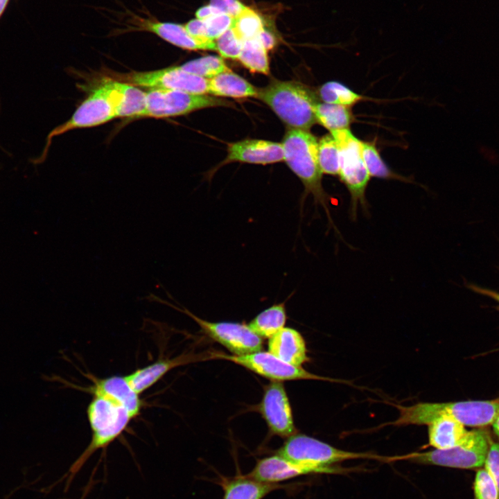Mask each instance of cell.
<instances>
[{"label": "cell", "instance_id": "obj_19", "mask_svg": "<svg viewBox=\"0 0 499 499\" xmlns=\"http://www.w3.org/2000/svg\"><path fill=\"white\" fill-rule=\"evenodd\" d=\"M198 357V355L188 354L171 359L157 360L125 376L133 389L140 394L155 384L170 369L200 360Z\"/></svg>", "mask_w": 499, "mask_h": 499}, {"label": "cell", "instance_id": "obj_16", "mask_svg": "<svg viewBox=\"0 0 499 499\" xmlns=\"http://www.w3.org/2000/svg\"><path fill=\"white\" fill-rule=\"evenodd\" d=\"M283 160L284 153L281 143L261 139H245L229 144L225 161L268 164Z\"/></svg>", "mask_w": 499, "mask_h": 499}, {"label": "cell", "instance_id": "obj_36", "mask_svg": "<svg viewBox=\"0 0 499 499\" xmlns=\"http://www.w3.org/2000/svg\"><path fill=\"white\" fill-rule=\"evenodd\" d=\"M210 4L233 18L238 17L246 8L238 0H210Z\"/></svg>", "mask_w": 499, "mask_h": 499}, {"label": "cell", "instance_id": "obj_43", "mask_svg": "<svg viewBox=\"0 0 499 499\" xmlns=\"http://www.w3.org/2000/svg\"><path fill=\"white\" fill-rule=\"evenodd\" d=\"M85 493H84L83 497H82L80 499H84V497H85Z\"/></svg>", "mask_w": 499, "mask_h": 499}, {"label": "cell", "instance_id": "obj_6", "mask_svg": "<svg viewBox=\"0 0 499 499\" xmlns=\"http://www.w3.org/2000/svg\"><path fill=\"white\" fill-rule=\"evenodd\" d=\"M115 118L114 92L110 79H106L79 105L69 119L49 133L41 156L33 163L40 164L45 160L54 137L75 129L97 126Z\"/></svg>", "mask_w": 499, "mask_h": 499}, {"label": "cell", "instance_id": "obj_20", "mask_svg": "<svg viewBox=\"0 0 499 499\" xmlns=\"http://www.w3.org/2000/svg\"><path fill=\"white\" fill-rule=\"evenodd\" d=\"M219 484L223 490L222 499H263L272 491L284 487L259 481L247 474L222 477Z\"/></svg>", "mask_w": 499, "mask_h": 499}, {"label": "cell", "instance_id": "obj_38", "mask_svg": "<svg viewBox=\"0 0 499 499\" xmlns=\"http://www.w3.org/2000/svg\"><path fill=\"white\" fill-rule=\"evenodd\" d=\"M256 38L266 51L272 49L276 44L275 37L270 31L265 29V28L259 33Z\"/></svg>", "mask_w": 499, "mask_h": 499}, {"label": "cell", "instance_id": "obj_1", "mask_svg": "<svg viewBox=\"0 0 499 499\" xmlns=\"http://www.w3.org/2000/svg\"><path fill=\"white\" fill-rule=\"evenodd\" d=\"M284 161L299 178L304 186V198H313L315 207L321 206L325 211L329 227L340 236L329 211L330 197L322 186V172L318 159V141L309 130L290 128L282 142Z\"/></svg>", "mask_w": 499, "mask_h": 499}, {"label": "cell", "instance_id": "obj_2", "mask_svg": "<svg viewBox=\"0 0 499 499\" xmlns=\"http://www.w3.org/2000/svg\"><path fill=\"white\" fill-rule=\"evenodd\" d=\"M394 405L399 415L395 421L387 423L394 426H428L436 419L446 417L465 426L481 428L492 425L499 414V397L492 400L421 402L410 406Z\"/></svg>", "mask_w": 499, "mask_h": 499}, {"label": "cell", "instance_id": "obj_32", "mask_svg": "<svg viewBox=\"0 0 499 499\" xmlns=\"http://www.w3.org/2000/svg\"><path fill=\"white\" fill-rule=\"evenodd\" d=\"M216 51L226 58L238 59L241 53L243 40L231 26L215 41Z\"/></svg>", "mask_w": 499, "mask_h": 499}, {"label": "cell", "instance_id": "obj_21", "mask_svg": "<svg viewBox=\"0 0 499 499\" xmlns=\"http://www.w3.org/2000/svg\"><path fill=\"white\" fill-rule=\"evenodd\" d=\"M428 426L429 444L434 449H447L461 444L469 430L460 422L446 417L436 419Z\"/></svg>", "mask_w": 499, "mask_h": 499}, {"label": "cell", "instance_id": "obj_11", "mask_svg": "<svg viewBox=\"0 0 499 499\" xmlns=\"http://www.w3.org/2000/svg\"><path fill=\"white\" fill-rule=\"evenodd\" d=\"M146 96L147 105L142 117H173L203 108L228 105L207 94L177 90L150 89L146 92Z\"/></svg>", "mask_w": 499, "mask_h": 499}, {"label": "cell", "instance_id": "obj_28", "mask_svg": "<svg viewBox=\"0 0 499 499\" xmlns=\"http://www.w3.org/2000/svg\"><path fill=\"white\" fill-rule=\"evenodd\" d=\"M318 159L322 173L338 175L340 167V152L338 145L331 134H326L318 141Z\"/></svg>", "mask_w": 499, "mask_h": 499}, {"label": "cell", "instance_id": "obj_40", "mask_svg": "<svg viewBox=\"0 0 499 499\" xmlns=\"http://www.w3.org/2000/svg\"><path fill=\"white\" fill-rule=\"evenodd\" d=\"M473 290L484 295H487L499 303V293L491 290L480 288L478 286H471Z\"/></svg>", "mask_w": 499, "mask_h": 499}, {"label": "cell", "instance_id": "obj_17", "mask_svg": "<svg viewBox=\"0 0 499 499\" xmlns=\"http://www.w3.org/2000/svg\"><path fill=\"white\" fill-rule=\"evenodd\" d=\"M89 391L100 395L121 405L132 418L137 417L143 403L139 394L133 389L126 376H113L94 380Z\"/></svg>", "mask_w": 499, "mask_h": 499}, {"label": "cell", "instance_id": "obj_35", "mask_svg": "<svg viewBox=\"0 0 499 499\" xmlns=\"http://www.w3.org/2000/svg\"><path fill=\"white\" fill-rule=\"evenodd\" d=\"M484 468L489 472L493 479L499 493V442L494 441L491 439L487 457L484 464Z\"/></svg>", "mask_w": 499, "mask_h": 499}, {"label": "cell", "instance_id": "obj_15", "mask_svg": "<svg viewBox=\"0 0 499 499\" xmlns=\"http://www.w3.org/2000/svg\"><path fill=\"white\" fill-rule=\"evenodd\" d=\"M133 30H144L155 34L173 45L187 50L216 51L214 40H202L191 36L184 25L173 22H164L155 19L137 17Z\"/></svg>", "mask_w": 499, "mask_h": 499}, {"label": "cell", "instance_id": "obj_31", "mask_svg": "<svg viewBox=\"0 0 499 499\" xmlns=\"http://www.w3.org/2000/svg\"><path fill=\"white\" fill-rule=\"evenodd\" d=\"M232 27L244 41L256 37L264 28V22L259 14L246 6L245 10L234 18Z\"/></svg>", "mask_w": 499, "mask_h": 499}, {"label": "cell", "instance_id": "obj_4", "mask_svg": "<svg viewBox=\"0 0 499 499\" xmlns=\"http://www.w3.org/2000/svg\"><path fill=\"white\" fill-rule=\"evenodd\" d=\"M87 412L91 430V439L89 444L70 468V479L78 472L93 453L106 448L114 441L133 419L123 407L100 395H94Z\"/></svg>", "mask_w": 499, "mask_h": 499}, {"label": "cell", "instance_id": "obj_8", "mask_svg": "<svg viewBox=\"0 0 499 499\" xmlns=\"http://www.w3.org/2000/svg\"><path fill=\"white\" fill-rule=\"evenodd\" d=\"M277 454L293 462L319 469H331L332 464L349 459L378 457L374 454L339 449L297 433L287 438Z\"/></svg>", "mask_w": 499, "mask_h": 499}, {"label": "cell", "instance_id": "obj_14", "mask_svg": "<svg viewBox=\"0 0 499 499\" xmlns=\"http://www.w3.org/2000/svg\"><path fill=\"white\" fill-rule=\"evenodd\" d=\"M336 467L319 469L293 462L276 454L259 459L247 475L269 484L281 482L309 474H334L342 472Z\"/></svg>", "mask_w": 499, "mask_h": 499}, {"label": "cell", "instance_id": "obj_37", "mask_svg": "<svg viewBox=\"0 0 499 499\" xmlns=\"http://www.w3.org/2000/svg\"><path fill=\"white\" fill-rule=\"evenodd\" d=\"M184 27L191 36L202 40H209L207 36V28L204 19H191L184 24Z\"/></svg>", "mask_w": 499, "mask_h": 499}, {"label": "cell", "instance_id": "obj_3", "mask_svg": "<svg viewBox=\"0 0 499 499\" xmlns=\"http://www.w3.org/2000/svg\"><path fill=\"white\" fill-rule=\"evenodd\" d=\"M256 98L290 128L309 130L317 123L314 108L317 101L311 91L301 83L276 80L259 89Z\"/></svg>", "mask_w": 499, "mask_h": 499}, {"label": "cell", "instance_id": "obj_27", "mask_svg": "<svg viewBox=\"0 0 499 499\" xmlns=\"http://www.w3.org/2000/svg\"><path fill=\"white\" fill-rule=\"evenodd\" d=\"M362 157L370 177L399 180L410 182V180L394 173L382 159L376 145L371 142L361 141Z\"/></svg>", "mask_w": 499, "mask_h": 499}, {"label": "cell", "instance_id": "obj_30", "mask_svg": "<svg viewBox=\"0 0 499 499\" xmlns=\"http://www.w3.org/2000/svg\"><path fill=\"white\" fill-rule=\"evenodd\" d=\"M184 71L210 79L229 69L218 56L207 55L191 60L180 66Z\"/></svg>", "mask_w": 499, "mask_h": 499}, {"label": "cell", "instance_id": "obj_25", "mask_svg": "<svg viewBox=\"0 0 499 499\" xmlns=\"http://www.w3.org/2000/svg\"><path fill=\"white\" fill-rule=\"evenodd\" d=\"M317 123L331 132L349 129L353 121L350 107L317 103L314 108Z\"/></svg>", "mask_w": 499, "mask_h": 499}, {"label": "cell", "instance_id": "obj_42", "mask_svg": "<svg viewBox=\"0 0 499 499\" xmlns=\"http://www.w3.org/2000/svg\"><path fill=\"white\" fill-rule=\"evenodd\" d=\"M492 426L495 435L499 437V414L493 422Z\"/></svg>", "mask_w": 499, "mask_h": 499}, {"label": "cell", "instance_id": "obj_24", "mask_svg": "<svg viewBox=\"0 0 499 499\" xmlns=\"http://www.w3.org/2000/svg\"><path fill=\"white\" fill-rule=\"evenodd\" d=\"M286 321L285 303L274 304L259 313L247 324L261 338H270L284 327Z\"/></svg>", "mask_w": 499, "mask_h": 499}, {"label": "cell", "instance_id": "obj_26", "mask_svg": "<svg viewBox=\"0 0 499 499\" xmlns=\"http://www.w3.org/2000/svg\"><path fill=\"white\" fill-rule=\"evenodd\" d=\"M238 60L251 72L265 75L270 73L267 51L256 37L243 41Z\"/></svg>", "mask_w": 499, "mask_h": 499}, {"label": "cell", "instance_id": "obj_22", "mask_svg": "<svg viewBox=\"0 0 499 499\" xmlns=\"http://www.w3.org/2000/svg\"><path fill=\"white\" fill-rule=\"evenodd\" d=\"M112 81L118 94L116 118H141L147 105L146 92L129 83Z\"/></svg>", "mask_w": 499, "mask_h": 499}, {"label": "cell", "instance_id": "obj_34", "mask_svg": "<svg viewBox=\"0 0 499 499\" xmlns=\"http://www.w3.org/2000/svg\"><path fill=\"white\" fill-rule=\"evenodd\" d=\"M204 20L207 38L214 40L232 26L234 18L227 14L220 13Z\"/></svg>", "mask_w": 499, "mask_h": 499}, {"label": "cell", "instance_id": "obj_23", "mask_svg": "<svg viewBox=\"0 0 499 499\" xmlns=\"http://www.w3.org/2000/svg\"><path fill=\"white\" fill-rule=\"evenodd\" d=\"M258 89L246 80L231 71L209 79L208 94L232 98L256 97Z\"/></svg>", "mask_w": 499, "mask_h": 499}, {"label": "cell", "instance_id": "obj_39", "mask_svg": "<svg viewBox=\"0 0 499 499\" xmlns=\"http://www.w3.org/2000/svg\"><path fill=\"white\" fill-rule=\"evenodd\" d=\"M220 13L223 12H222L218 8L210 4L208 6H204L198 9L195 12V16L197 19H206L209 17Z\"/></svg>", "mask_w": 499, "mask_h": 499}, {"label": "cell", "instance_id": "obj_10", "mask_svg": "<svg viewBox=\"0 0 499 499\" xmlns=\"http://www.w3.org/2000/svg\"><path fill=\"white\" fill-rule=\"evenodd\" d=\"M112 79L138 87L208 94L209 79L184 71L180 66L149 71L114 73Z\"/></svg>", "mask_w": 499, "mask_h": 499}, {"label": "cell", "instance_id": "obj_13", "mask_svg": "<svg viewBox=\"0 0 499 499\" xmlns=\"http://www.w3.org/2000/svg\"><path fill=\"white\" fill-rule=\"evenodd\" d=\"M259 411L272 434L288 438L297 433L290 403L281 382L272 381L265 387Z\"/></svg>", "mask_w": 499, "mask_h": 499}, {"label": "cell", "instance_id": "obj_7", "mask_svg": "<svg viewBox=\"0 0 499 499\" xmlns=\"http://www.w3.org/2000/svg\"><path fill=\"white\" fill-rule=\"evenodd\" d=\"M491 438L484 429L469 430L459 444L447 449L413 453L405 457L415 462L461 469H476L484 465Z\"/></svg>", "mask_w": 499, "mask_h": 499}, {"label": "cell", "instance_id": "obj_5", "mask_svg": "<svg viewBox=\"0 0 499 499\" xmlns=\"http://www.w3.org/2000/svg\"><path fill=\"white\" fill-rule=\"evenodd\" d=\"M331 134L340 149V178L350 194V218L356 220L359 206L366 214L369 213L366 189L370 175L362 157L361 141L349 129L332 131Z\"/></svg>", "mask_w": 499, "mask_h": 499}, {"label": "cell", "instance_id": "obj_41", "mask_svg": "<svg viewBox=\"0 0 499 499\" xmlns=\"http://www.w3.org/2000/svg\"><path fill=\"white\" fill-rule=\"evenodd\" d=\"M10 0H0V20L5 13Z\"/></svg>", "mask_w": 499, "mask_h": 499}, {"label": "cell", "instance_id": "obj_29", "mask_svg": "<svg viewBox=\"0 0 499 499\" xmlns=\"http://www.w3.org/2000/svg\"><path fill=\"white\" fill-rule=\"evenodd\" d=\"M319 96L323 103L350 107L360 101L363 96L337 81H330L319 89Z\"/></svg>", "mask_w": 499, "mask_h": 499}, {"label": "cell", "instance_id": "obj_33", "mask_svg": "<svg viewBox=\"0 0 499 499\" xmlns=\"http://www.w3.org/2000/svg\"><path fill=\"white\" fill-rule=\"evenodd\" d=\"M474 499H499L497 486L489 473L484 468L477 471L473 483Z\"/></svg>", "mask_w": 499, "mask_h": 499}, {"label": "cell", "instance_id": "obj_18", "mask_svg": "<svg viewBox=\"0 0 499 499\" xmlns=\"http://www.w3.org/2000/svg\"><path fill=\"white\" fill-rule=\"evenodd\" d=\"M268 351L290 365L301 367L308 361L306 342L297 330L283 327L269 338Z\"/></svg>", "mask_w": 499, "mask_h": 499}, {"label": "cell", "instance_id": "obj_12", "mask_svg": "<svg viewBox=\"0 0 499 499\" xmlns=\"http://www.w3.org/2000/svg\"><path fill=\"white\" fill-rule=\"evenodd\" d=\"M175 308L191 317L205 334L225 347L233 355H245L263 349V338L253 332L247 324L231 322H209L198 317L187 309Z\"/></svg>", "mask_w": 499, "mask_h": 499}, {"label": "cell", "instance_id": "obj_9", "mask_svg": "<svg viewBox=\"0 0 499 499\" xmlns=\"http://www.w3.org/2000/svg\"><path fill=\"white\" fill-rule=\"evenodd\" d=\"M207 359H221L234 362L272 381L281 382L292 380H337L314 374L301 367L287 363L269 351H259L240 356L215 352L207 354Z\"/></svg>", "mask_w": 499, "mask_h": 499}]
</instances>
